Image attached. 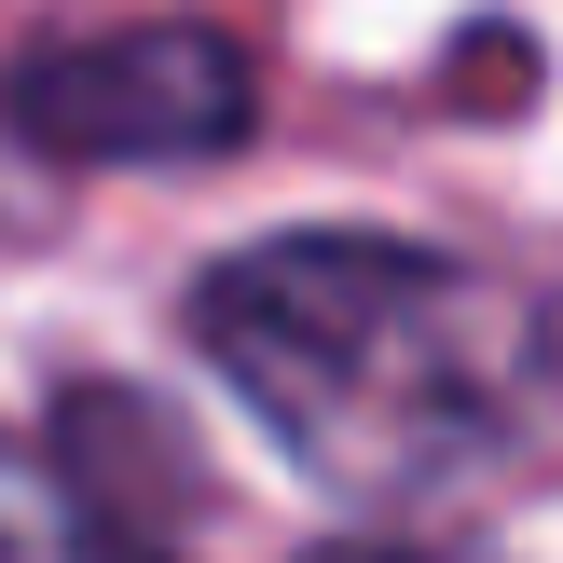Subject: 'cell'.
Listing matches in <instances>:
<instances>
[{"label":"cell","instance_id":"obj_1","mask_svg":"<svg viewBox=\"0 0 563 563\" xmlns=\"http://www.w3.org/2000/svg\"><path fill=\"white\" fill-rule=\"evenodd\" d=\"M192 344L330 495H440L522 427L537 302L412 234H262L192 289Z\"/></svg>","mask_w":563,"mask_h":563},{"label":"cell","instance_id":"obj_2","mask_svg":"<svg viewBox=\"0 0 563 563\" xmlns=\"http://www.w3.org/2000/svg\"><path fill=\"white\" fill-rule=\"evenodd\" d=\"M262 124V69L220 27H110L14 69V137L55 165H207Z\"/></svg>","mask_w":563,"mask_h":563},{"label":"cell","instance_id":"obj_3","mask_svg":"<svg viewBox=\"0 0 563 563\" xmlns=\"http://www.w3.org/2000/svg\"><path fill=\"white\" fill-rule=\"evenodd\" d=\"M302 563H427V550H399V537H317Z\"/></svg>","mask_w":563,"mask_h":563}]
</instances>
